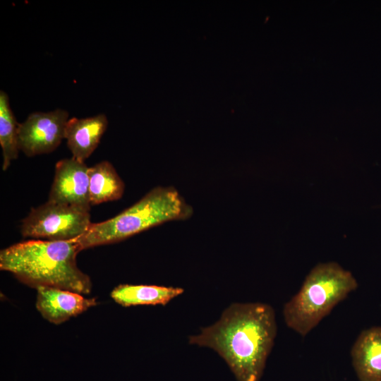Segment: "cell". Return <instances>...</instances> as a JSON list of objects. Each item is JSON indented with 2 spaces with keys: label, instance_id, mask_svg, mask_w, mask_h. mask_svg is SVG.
<instances>
[{
  "label": "cell",
  "instance_id": "obj_1",
  "mask_svg": "<svg viewBox=\"0 0 381 381\" xmlns=\"http://www.w3.org/2000/svg\"><path fill=\"white\" fill-rule=\"evenodd\" d=\"M273 308L266 303H233L212 325L189 343L214 350L238 381H259L277 335Z\"/></svg>",
  "mask_w": 381,
  "mask_h": 381
},
{
  "label": "cell",
  "instance_id": "obj_2",
  "mask_svg": "<svg viewBox=\"0 0 381 381\" xmlns=\"http://www.w3.org/2000/svg\"><path fill=\"white\" fill-rule=\"evenodd\" d=\"M81 250L76 239L22 241L1 250L0 269L35 289L50 286L87 294L92 289L90 278L76 262Z\"/></svg>",
  "mask_w": 381,
  "mask_h": 381
},
{
  "label": "cell",
  "instance_id": "obj_3",
  "mask_svg": "<svg viewBox=\"0 0 381 381\" xmlns=\"http://www.w3.org/2000/svg\"><path fill=\"white\" fill-rule=\"evenodd\" d=\"M192 214V207L174 188L158 186L115 217L92 223L76 240L82 250L117 243L164 222L188 219Z\"/></svg>",
  "mask_w": 381,
  "mask_h": 381
},
{
  "label": "cell",
  "instance_id": "obj_4",
  "mask_svg": "<svg viewBox=\"0 0 381 381\" xmlns=\"http://www.w3.org/2000/svg\"><path fill=\"white\" fill-rule=\"evenodd\" d=\"M357 287L353 275L338 263H320L306 276L300 290L284 304L285 323L305 337Z\"/></svg>",
  "mask_w": 381,
  "mask_h": 381
},
{
  "label": "cell",
  "instance_id": "obj_5",
  "mask_svg": "<svg viewBox=\"0 0 381 381\" xmlns=\"http://www.w3.org/2000/svg\"><path fill=\"white\" fill-rule=\"evenodd\" d=\"M91 224L89 212L47 200L23 219L20 232L23 237L70 241L84 235Z\"/></svg>",
  "mask_w": 381,
  "mask_h": 381
},
{
  "label": "cell",
  "instance_id": "obj_6",
  "mask_svg": "<svg viewBox=\"0 0 381 381\" xmlns=\"http://www.w3.org/2000/svg\"><path fill=\"white\" fill-rule=\"evenodd\" d=\"M68 112L58 109L30 114L18 125V147L28 157L55 150L64 139Z\"/></svg>",
  "mask_w": 381,
  "mask_h": 381
},
{
  "label": "cell",
  "instance_id": "obj_7",
  "mask_svg": "<svg viewBox=\"0 0 381 381\" xmlns=\"http://www.w3.org/2000/svg\"><path fill=\"white\" fill-rule=\"evenodd\" d=\"M89 167L74 157L57 162L48 200L90 212Z\"/></svg>",
  "mask_w": 381,
  "mask_h": 381
},
{
  "label": "cell",
  "instance_id": "obj_8",
  "mask_svg": "<svg viewBox=\"0 0 381 381\" xmlns=\"http://www.w3.org/2000/svg\"><path fill=\"white\" fill-rule=\"evenodd\" d=\"M36 308L49 322L59 325L86 311L97 304L95 298H87L69 290L50 286L37 289Z\"/></svg>",
  "mask_w": 381,
  "mask_h": 381
},
{
  "label": "cell",
  "instance_id": "obj_9",
  "mask_svg": "<svg viewBox=\"0 0 381 381\" xmlns=\"http://www.w3.org/2000/svg\"><path fill=\"white\" fill-rule=\"evenodd\" d=\"M107 126L108 120L104 114L69 119L65 128L64 139L72 157L81 162L88 158L98 146Z\"/></svg>",
  "mask_w": 381,
  "mask_h": 381
},
{
  "label": "cell",
  "instance_id": "obj_10",
  "mask_svg": "<svg viewBox=\"0 0 381 381\" xmlns=\"http://www.w3.org/2000/svg\"><path fill=\"white\" fill-rule=\"evenodd\" d=\"M351 356L360 381H381V326L362 331L351 348Z\"/></svg>",
  "mask_w": 381,
  "mask_h": 381
},
{
  "label": "cell",
  "instance_id": "obj_11",
  "mask_svg": "<svg viewBox=\"0 0 381 381\" xmlns=\"http://www.w3.org/2000/svg\"><path fill=\"white\" fill-rule=\"evenodd\" d=\"M179 287L157 285L121 284L111 292V297L117 303L125 306L167 304L175 297L182 294Z\"/></svg>",
  "mask_w": 381,
  "mask_h": 381
},
{
  "label": "cell",
  "instance_id": "obj_12",
  "mask_svg": "<svg viewBox=\"0 0 381 381\" xmlns=\"http://www.w3.org/2000/svg\"><path fill=\"white\" fill-rule=\"evenodd\" d=\"M89 191L91 205L120 199L124 183L113 165L102 161L89 167Z\"/></svg>",
  "mask_w": 381,
  "mask_h": 381
},
{
  "label": "cell",
  "instance_id": "obj_13",
  "mask_svg": "<svg viewBox=\"0 0 381 381\" xmlns=\"http://www.w3.org/2000/svg\"><path fill=\"white\" fill-rule=\"evenodd\" d=\"M18 125L12 112L8 95L0 91V145L2 149V169L6 171L18 156Z\"/></svg>",
  "mask_w": 381,
  "mask_h": 381
}]
</instances>
